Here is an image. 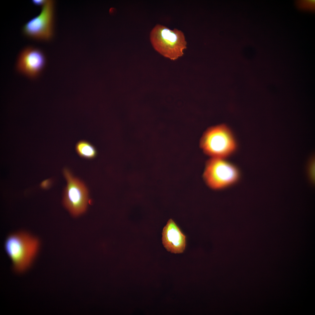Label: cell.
<instances>
[{"instance_id": "1", "label": "cell", "mask_w": 315, "mask_h": 315, "mask_svg": "<svg viewBox=\"0 0 315 315\" xmlns=\"http://www.w3.org/2000/svg\"><path fill=\"white\" fill-rule=\"evenodd\" d=\"M200 145L204 153L210 158L227 159L235 154L238 148L233 132L224 124L208 128L201 138Z\"/></svg>"}, {"instance_id": "2", "label": "cell", "mask_w": 315, "mask_h": 315, "mask_svg": "<svg viewBox=\"0 0 315 315\" xmlns=\"http://www.w3.org/2000/svg\"><path fill=\"white\" fill-rule=\"evenodd\" d=\"M40 246L38 239L24 232L11 234L6 238L4 248L15 269L22 272L31 265Z\"/></svg>"}, {"instance_id": "3", "label": "cell", "mask_w": 315, "mask_h": 315, "mask_svg": "<svg viewBox=\"0 0 315 315\" xmlns=\"http://www.w3.org/2000/svg\"><path fill=\"white\" fill-rule=\"evenodd\" d=\"M203 177L209 187L220 191L237 184L241 173L238 167L227 159L210 158L206 163Z\"/></svg>"}, {"instance_id": "4", "label": "cell", "mask_w": 315, "mask_h": 315, "mask_svg": "<svg viewBox=\"0 0 315 315\" xmlns=\"http://www.w3.org/2000/svg\"><path fill=\"white\" fill-rule=\"evenodd\" d=\"M150 40L155 50L164 56L175 60L182 56L187 48L183 32L176 29L171 30L157 24L150 34Z\"/></svg>"}, {"instance_id": "5", "label": "cell", "mask_w": 315, "mask_h": 315, "mask_svg": "<svg viewBox=\"0 0 315 315\" xmlns=\"http://www.w3.org/2000/svg\"><path fill=\"white\" fill-rule=\"evenodd\" d=\"M67 181L64 197V204L74 216L83 213L86 210L88 202V192L85 185L74 177L67 169L63 171Z\"/></svg>"}, {"instance_id": "6", "label": "cell", "mask_w": 315, "mask_h": 315, "mask_svg": "<svg viewBox=\"0 0 315 315\" xmlns=\"http://www.w3.org/2000/svg\"><path fill=\"white\" fill-rule=\"evenodd\" d=\"M53 3L47 0L41 12L24 25L22 31L26 36L42 41L49 40L52 34Z\"/></svg>"}, {"instance_id": "7", "label": "cell", "mask_w": 315, "mask_h": 315, "mask_svg": "<svg viewBox=\"0 0 315 315\" xmlns=\"http://www.w3.org/2000/svg\"><path fill=\"white\" fill-rule=\"evenodd\" d=\"M44 55L39 49L31 46L24 48L18 58V71L27 76L34 78L38 76L45 65Z\"/></svg>"}, {"instance_id": "8", "label": "cell", "mask_w": 315, "mask_h": 315, "mask_svg": "<svg viewBox=\"0 0 315 315\" xmlns=\"http://www.w3.org/2000/svg\"><path fill=\"white\" fill-rule=\"evenodd\" d=\"M162 244L167 250L172 253H183L186 246V236L172 219L163 228Z\"/></svg>"}, {"instance_id": "9", "label": "cell", "mask_w": 315, "mask_h": 315, "mask_svg": "<svg viewBox=\"0 0 315 315\" xmlns=\"http://www.w3.org/2000/svg\"><path fill=\"white\" fill-rule=\"evenodd\" d=\"M76 152L80 157L86 159H92L96 156L97 151L90 143L85 140H80L76 146Z\"/></svg>"}, {"instance_id": "10", "label": "cell", "mask_w": 315, "mask_h": 315, "mask_svg": "<svg viewBox=\"0 0 315 315\" xmlns=\"http://www.w3.org/2000/svg\"><path fill=\"white\" fill-rule=\"evenodd\" d=\"M315 163L313 161L311 163L309 167V174L311 178L314 181V180L315 175Z\"/></svg>"}, {"instance_id": "11", "label": "cell", "mask_w": 315, "mask_h": 315, "mask_svg": "<svg viewBox=\"0 0 315 315\" xmlns=\"http://www.w3.org/2000/svg\"><path fill=\"white\" fill-rule=\"evenodd\" d=\"M47 0H33L32 1L33 3L35 6H43Z\"/></svg>"}]
</instances>
